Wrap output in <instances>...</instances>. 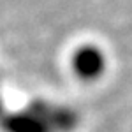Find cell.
Wrapping results in <instances>:
<instances>
[{
    "label": "cell",
    "mask_w": 132,
    "mask_h": 132,
    "mask_svg": "<svg viewBox=\"0 0 132 132\" xmlns=\"http://www.w3.org/2000/svg\"><path fill=\"white\" fill-rule=\"evenodd\" d=\"M72 69H74L76 76L79 79H83V81H93L106 69L104 55L95 46H83L72 56Z\"/></svg>",
    "instance_id": "obj_1"
},
{
    "label": "cell",
    "mask_w": 132,
    "mask_h": 132,
    "mask_svg": "<svg viewBox=\"0 0 132 132\" xmlns=\"http://www.w3.org/2000/svg\"><path fill=\"white\" fill-rule=\"evenodd\" d=\"M2 127L5 132H53V129L30 108L28 111L16 113L2 120Z\"/></svg>",
    "instance_id": "obj_3"
},
{
    "label": "cell",
    "mask_w": 132,
    "mask_h": 132,
    "mask_svg": "<svg viewBox=\"0 0 132 132\" xmlns=\"http://www.w3.org/2000/svg\"><path fill=\"white\" fill-rule=\"evenodd\" d=\"M30 109L39 114L44 122L50 125L53 132H69L78 125V116L72 109L60 108V106H50V104H34Z\"/></svg>",
    "instance_id": "obj_2"
}]
</instances>
